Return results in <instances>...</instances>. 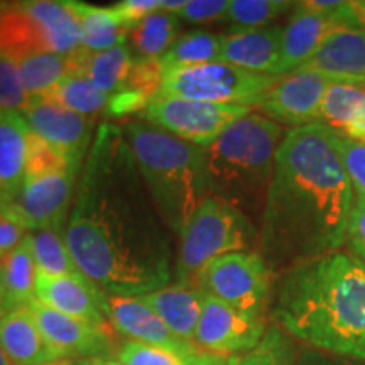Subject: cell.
Wrapping results in <instances>:
<instances>
[{
  "label": "cell",
  "instance_id": "1",
  "mask_svg": "<svg viewBox=\"0 0 365 365\" xmlns=\"http://www.w3.org/2000/svg\"><path fill=\"white\" fill-rule=\"evenodd\" d=\"M173 232L137 170L124 129L100 124L81 168L65 240L80 272L112 296L171 284Z\"/></svg>",
  "mask_w": 365,
  "mask_h": 365
},
{
  "label": "cell",
  "instance_id": "2",
  "mask_svg": "<svg viewBox=\"0 0 365 365\" xmlns=\"http://www.w3.org/2000/svg\"><path fill=\"white\" fill-rule=\"evenodd\" d=\"M354 190L322 124L289 129L277 150L259 252L276 276L344 249Z\"/></svg>",
  "mask_w": 365,
  "mask_h": 365
},
{
  "label": "cell",
  "instance_id": "3",
  "mask_svg": "<svg viewBox=\"0 0 365 365\" xmlns=\"http://www.w3.org/2000/svg\"><path fill=\"white\" fill-rule=\"evenodd\" d=\"M272 317L309 349L365 364V264L339 250L289 269Z\"/></svg>",
  "mask_w": 365,
  "mask_h": 365
},
{
  "label": "cell",
  "instance_id": "4",
  "mask_svg": "<svg viewBox=\"0 0 365 365\" xmlns=\"http://www.w3.org/2000/svg\"><path fill=\"white\" fill-rule=\"evenodd\" d=\"M284 137V127L261 112H250L228 127L205 149L210 195L240 210L259 225Z\"/></svg>",
  "mask_w": 365,
  "mask_h": 365
},
{
  "label": "cell",
  "instance_id": "5",
  "mask_svg": "<svg viewBox=\"0 0 365 365\" xmlns=\"http://www.w3.org/2000/svg\"><path fill=\"white\" fill-rule=\"evenodd\" d=\"M124 134L159 215L173 234L181 237L210 195L205 149L149 122H129Z\"/></svg>",
  "mask_w": 365,
  "mask_h": 365
},
{
  "label": "cell",
  "instance_id": "6",
  "mask_svg": "<svg viewBox=\"0 0 365 365\" xmlns=\"http://www.w3.org/2000/svg\"><path fill=\"white\" fill-rule=\"evenodd\" d=\"M249 250H259L257 223L223 200L208 195L180 237L176 282L200 287V276L210 262L222 255Z\"/></svg>",
  "mask_w": 365,
  "mask_h": 365
},
{
  "label": "cell",
  "instance_id": "7",
  "mask_svg": "<svg viewBox=\"0 0 365 365\" xmlns=\"http://www.w3.org/2000/svg\"><path fill=\"white\" fill-rule=\"evenodd\" d=\"M281 76L261 75L217 61L166 71L158 97L255 107Z\"/></svg>",
  "mask_w": 365,
  "mask_h": 365
},
{
  "label": "cell",
  "instance_id": "8",
  "mask_svg": "<svg viewBox=\"0 0 365 365\" xmlns=\"http://www.w3.org/2000/svg\"><path fill=\"white\" fill-rule=\"evenodd\" d=\"M276 274L259 250L222 255L200 276L205 294L230 304L250 317H262L271 301Z\"/></svg>",
  "mask_w": 365,
  "mask_h": 365
},
{
  "label": "cell",
  "instance_id": "9",
  "mask_svg": "<svg viewBox=\"0 0 365 365\" xmlns=\"http://www.w3.org/2000/svg\"><path fill=\"white\" fill-rule=\"evenodd\" d=\"M252 112L244 105H222L158 97L149 103L145 122L186 143L207 149L235 122Z\"/></svg>",
  "mask_w": 365,
  "mask_h": 365
},
{
  "label": "cell",
  "instance_id": "10",
  "mask_svg": "<svg viewBox=\"0 0 365 365\" xmlns=\"http://www.w3.org/2000/svg\"><path fill=\"white\" fill-rule=\"evenodd\" d=\"M266 330L262 317H250L207 294L193 344L202 352L228 359L252 350Z\"/></svg>",
  "mask_w": 365,
  "mask_h": 365
},
{
  "label": "cell",
  "instance_id": "11",
  "mask_svg": "<svg viewBox=\"0 0 365 365\" xmlns=\"http://www.w3.org/2000/svg\"><path fill=\"white\" fill-rule=\"evenodd\" d=\"M331 78L314 71H293L281 76L255 107L262 115L282 127L298 129L318 124L322 103Z\"/></svg>",
  "mask_w": 365,
  "mask_h": 365
},
{
  "label": "cell",
  "instance_id": "12",
  "mask_svg": "<svg viewBox=\"0 0 365 365\" xmlns=\"http://www.w3.org/2000/svg\"><path fill=\"white\" fill-rule=\"evenodd\" d=\"M81 171L68 170L54 175L26 178L14 208L27 230H63L75 200V186Z\"/></svg>",
  "mask_w": 365,
  "mask_h": 365
},
{
  "label": "cell",
  "instance_id": "13",
  "mask_svg": "<svg viewBox=\"0 0 365 365\" xmlns=\"http://www.w3.org/2000/svg\"><path fill=\"white\" fill-rule=\"evenodd\" d=\"M41 333L61 357L102 359L113 352V340L107 327L68 317L34 299L27 304Z\"/></svg>",
  "mask_w": 365,
  "mask_h": 365
},
{
  "label": "cell",
  "instance_id": "14",
  "mask_svg": "<svg viewBox=\"0 0 365 365\" xmlns=\"http://www.w3.org/2000/svg\"><path fill=\"white\" fill-rule=\"evenodd\" d=\"M22 117L46 143L61 149L73 163L83 166L93 140V120L68 110L44 97H31Z\"/></svg>",
  "mask_w": 365,
  "mask_h": 365
},
{
  "label": "cell",
  "instance_id": "15",
  "mask_svg": "<svg viewBox=\"0 0 365 365\" xmlns=\"http://www.w3.org/2000/svg\"><path fill=\"white\" fill-rule=\"evenodd\" d=\"M341 27H350L345 17V9L341 14L331 16L313 9L307 0L296 2L289 21L282 27L281 59L276 76H286L307 65L323 43Z\"/></svg>",
  "mask_w": 365,
  "mask_h": 365
},
{
  "label": "cell",
  "instance_id": "16",
  "mask_svg": "<svg viewBox=\"0 0 365 365\" xmlns=\"http://www.w3.org/2000/svg\"><path fill=\"white\" fill-rule=\"evenodd\" d=\"M103 314L107 322L129 340L161 346L182 357L198 352L193 344L178 339L166 323L139 298L105 294Z\"/></svg>",
  "mask_w": 365,
  "mask_h": 365
},
{
  "label": "cell",
  "instance_id": "17",
  "mask_svg": "<svg viewBox=\"0 0 365 365\" xmlns=\"http://www.w3.org/2000/svg\"><path fill=\"white\" fill-rule=\"evenodd\" d=\"M105 291L90 281L85 274L73 272L65 276H46L38 272L36 299L46 307L68 317L85 319L97 327H107L103 314Z\"/></svg>",
  "mask_w": 365,
  "mask_h": 365
},
{
  "label": "cell",
  "instance_id": "18",
  "mask_svg": "<svg viewBox=\"0 0 365 365\" xmlns=\"http://www.w3.org/2000/svg\"><path fill=\"white\" fill-rule=\"evenodd\" d=\"M281 26L232 29L223 36L220 61L242 70L276 76L281 59Z\"/></svg>",
  "mask_w": 365,
  "mask_h": 365
},
{
  "label": "cell",
  "instance_id": "19",
  "mask_svg": "<svg viewBox=\"0 0 365 365\" xmlns=\"http://www.w3.org/2000/svg\"><path fill=\"white\" fill-rule=\"evenodd\" d=\"M299 70L319 73L331 80L365 81V34L354 27L336 29Z\"/></svg>",
  "mask_w": 365,
  "mask_h": 365
},
{
  "label": "cell",
  "instance_id": "20",
  "mask_svg": "<svg viewBox=\"0 0 365 365\" xmlns=\"http://www.w3.org/2000/svg\"><path fill=\"white\" fill-rule=\"evenodd\" d=\"M29 132L21 113L0 108V207L14 205L24 185Z\"/></svg>",
  "mask_w": 365,
  "mask_h": 365
},
{
  "label": "cell",
  "instance_id": "21",
  "mask_svg": "<svg viewBox=\"0 0 365 365\" xmlns=\"http://www.w3.org/2000/svg\"><path fill=\"white\" fill-rule=\"evenodd\" d=\"M205 296L207 294L200 287L175 282L137 298L148 304L178 339L193 344L196 327L202 318Z\"/></svg>",
  "mask_w": 365,
  "mask_h": 365
},
{
  "label": "cell",
  "instance_id": "22",
  "mask_svg": "<svg viewBox=\"0 0 365 365\" xmlns=\"http://www.w3.org/2000/svg\"><path fill=\"white\" fill-rule=\"evenodd\" d=\"M0 345L14 365H39L61 357L41 333L29 308H17L0 319Z\"/></svg>",
  "mask_w": 365,
  "mask_h": 365
},
{
  "label": "cell",
  "instance_id": "23",
  "mask_svg": "<svg viewBox=\"0 0 365 365\" xmlns=\"http://www.w3.org/2000/svg\"><path fill=\"white\" fill-rule=\"evenodd\" d=\"M68 63L70 75L86 76L98 90L112 97L125 86L135 56L125 44L102 53H90L80 48L68 56Z\"/></svg>",
  "mask_w": 365,
  "mask_h": 365
},
{
  "label": "cell",
  "instance_id": "24",
  "mask_svg": "<svg viewBox=\"0 0 365 365\" xmlns=\"http://www.w3.org/2000/svg\"><path fill=\"white\" fill-rule=\"evenodd\" d=\"M81 27V48L90 53H102L125 43L127 29L115 7H95L85 2H70Z\"/></svg>",
  "mask_w": 365,
  "mask_h": 365
},
{
  "label": "cell",
  "instance_id": "25",
  "mask_svg": "<svg viewBox=\"0 0 365 365\" xmlns=\"http://www.w3.org/2000/svg\"><path fill=\"white\" fill-rule=\"evenodd\" d=\"M4 287H6L9 308H26L36 299V282H38V266H36L29 235L0 261Z\"/></svg>",
  "mask_w": 365,
  "mask_h": 365
},
{
  "label": "cell",
  "instance_id": "26",
  "mask_svg": "<svg viewBox=\"0 0 365 365\" xmlns=\"http://www.w3.org/2000/svg\"><path fill=\"white\" fill-rule=\"evenodd\" d=\"M180 17L176 14L158 11L140 21L129 31L130 51L135 58L159 59L180 38Z\"/></svg>",
  "mask_w": 365,
  "mask_h": 365
},
{
  "label": "cell",
  "instance_id": "27",
  "mask_svg": "<svg viewBox=\"0 0 365 365\" xmlns=\"http://www.w3.org/2000/svg\"><path fill=\"white\" fill-rule=\"evenodd\" d=\"M222 46L223 36L208 31H191L180 36L166 54L159 58V63L164 73L217 63L222 59Z\"/></svg>",
  "mask_w": 365,
  "mask_h": 365
},
{
  "label": "cell",
  "instance_id": "28",
  "mask_svg": "<svg viewBox=\"0 0 365 365\" xmlns=\"http://www.w3.org/2000/svg\"><path fill=\"white\" fill-rule=\"evenodd\" d=\"M365 100V81L333 80L322 103L318 124L344 135Z\"/></svg>",
  "mask_w": 365,
  "mask_h": 365
},
{
  "label": "cell",
  "instance_id": "29",
  "mask_svg": "<svg viewBox=\"0 0 365 365\" xmlns=\"http://www.w3.org/2000/svg\"><path fill=\"white\" fill-rule=\"evenodd\" d=\"M17 70L29 97H44L70 75L68 56L54 53L31 54L17 61Z\"/></svg>",
  "mask_w": 365,
  "mask_h": 365
},
{
  "label": "cell",
  "instance_id": "30",
  "mask_svg": "<svg viewBox=\"0 0 365 365\" xmlns=\"http://www.w3.org/2000/svg\"><path fill=\"white\" fill-rule=\"evenodd\" d=\"M44 98L80 115L95 117L97 113L107 110L110 95L98 90L86 76L70 75L54 86L49 93H46Z\"/></svg>",
  "mask_w": 365,
  "mask_h": 365
},
{
  "label": "cell",
  "instance_id": "31",
  "mask_svg": "<svg viewBox=\"0 0 365 365\" xmlns=\"http://www.w3.org/2000/svg\"><path fill=\"white\" fill-rule=\"evenodd\" d=\"M38 272L46 276H65L78 272L80 269L73 261L63 230H38L29 234Z\"/></svg>",
  "mask_w": 365,
  "mask_h": 365
},
{
  "label": "cell",
  "instance_id": "32",
  "mask_svg": "<svg viewBox=\"0 0 365 365\" xmlns=\"http://www.w3.org/2000/svg\"><path fill=\"white\" fill-rule=\"evenodd\" d=\"M296 359L298 349L293 336L281 327L272 325L252 350L228 357V365H294Z\"/></svg>",
  "mask_w": 365,
  "mask_h": 365
},
{
  "label": "cell",
  "instance_id": "33",
  "mask_svg": "<svg viewBox=\"0 0 365 365\" xmlns=\"http://www.w3.org/2000/svg\"><path fill=\"white\" fill-rule=\"evenodd\" d=\"M296 2L291 0H230L227 21L234 29L266 27L282 14L293 12Z\"/></svg>",
  "mask_w": 365,
  "mask_h": 365
},
{
  "label": "cell",
  "instance_id": "34",
  "mask_svg": "<svg viewBox=\"0 0 365 365\" xmlns=\"http://www.w3.org/2000/svg\"><path fill=\"white\" fill-rule=\"evenodd\" d=\"M78 164H75L70 158L58 149L56 145L46 143L33 130L29 132L27 139V158H26V178H39L54 175L68 170L81 171Z\"/></svg>",
  "mask_w": 365,
  "mask_h": 365
},
{
  "label": "cell",
  "instance_id": "35",
  "mask_svg": "<svg viewBox=\"0 0 365 365\" xmlns=\"http://www.w3.org/2000/svg\"><path fill=\"white\" fill-rule=\"evenodd\" d=\"M331 144L352 185L355 198L365 200V143L331 130Z\"/></svg>",
  "mask_w": 365,
  "mask_h": 365
},
{
  "label": "cell",
  "instance_id": "36",
  "mask_svg": "<svg viewBox=\"0 0 365 365\" xmlns=\"http://www.w3.org/2000/svg\"><path fill=\"white\" fill-rule=\"evenodd\" d=\"M29 100L31 97L22 86L17 61L0 49V108L22 115Z\"/></svg>",
  "mask_w": 365,
  "mask_h": 365
},
{
  "label": "cell",
  "instance_id": "37",
  "mask_svg": "<svg viewBox=\"0 0 365 365\" xmlns=\"http://www.w3.org/2000/svg\"><path fill=\"white\" fill-rule=\"evenodd\" d=\"M117 360L122 365H186L188 357H182V355L161 349V346L127 340L118 349Z\"/></svg>",
  "mask_w": 365,
  "mask_h": 365
},
{
  "label": "cell",
  "instance_id": "38",
  "mask_svg": "<svg viewBox=\"0 0 365 365\" xmlns=\"http://www.w3.org/2000/svg\"><path fill=\"white\" fill-rule=\"evenodd\" d=\"M27 227L22 222L14 205L0 207V261L12 252L27 235Z\"/></svg>",
  "mask_w": 365,
  "mask_h": 365
},
{
  "label": "cell",
  "instance_id": "39",
  "mask_svg": "<svg viewBox=\"0 0 365 365\" xmlns=\"http://www.w3.org/2000/svg\"><path fill=\"white\" fill-rule=\"evenodd\" d=\"M228 7L230 0H188L178 17L191 24L220 21L227 19Z\"/></svg>",
  "mask_w": 365,
  "mask_h": 365
},
{
  "label": "cell",
  "instance_id": "40",
  "mask_svg": "<svg viewBox=\"0 0 365 365\" xmlns=\"http://www.w3.org/2000/svg\"><path fill=\"white\" fill-rule=\"evenodd\" d=\"M345 245H349L350 254L365 264V200L355 198L346 225Z\"/></svg>",
  "mask_w": 365,
  "mask_h": 365
},
{
  "label": "cell",
  "instance_id": "41",
  "mask_svg": "<svg viewBox=\"0 0 365 365\" xmlns=\"http://www.w3.org/2000/svg\"><path fill=\"white\" fill-rule=\"evenodd\" d=\"M113 7L120 12L127 29L130 31L140 21L149 17L150 14L161 11V0H124V2H118Z\"/></svg>",
  "mask_w": 365,
  "mask_h": 365
},
{
  "label": "cell",
  "instance_id": "42",
  "mask_svg": "<svg viewBox=\"0 0 365 365\" xmlns=\"http://www.w3.org/2000/svg\"><path fill=\"white\" fill-rule=\"evenodd\" d=\"M336 359L340 357H333V355L309 349L298 354V359H296L294 365H346L345 362H340V360Z\"/></svg>",
  "mask_w": 365,
  "mask_h": 365
},
{
  "label": "cell",
  "instance_id": "43",
  "mask_svg": "<svg viewBox=\"0 0 365 365\" xmlns=\"http://www.w3.org/2000/svg\"><path fill=\"white\" fill-rule=\"evenodd\" d=\"M345 16L350 27L362 31L365 34V0H349L345 7Z\"/></svg>",
  "mask_w": 365,
  "mask_h": 365
},
{
  "label": "cell",
  "instance_id": "44",
  "mask_svg": "<svg viewBox=\"0 0 365 365\" xmlns=\"http://www.w3.org/2000/svg\"><path fill=\"white\" fill-rule=\"evenodd\" d=\"M344 135L350 137V139H355V140H362L365 143V100L360 105L357 115L354 117V120L350 122L349 129Z\"/></svg>",
  "mask_w": 365,
  "mask_h": 365
},
{
  "label": "cell",
  "instance_id": "45",
  "mask_svg": "<svg viewBox=\"0 0 365 365\" xmlns=\"http://www.w3.org/2000/svg\"><path fill=\"white\" fill-rule=\"evenodd\" d=\"M186 365H228V359L222 355H213L198 350L193 355H190L186 360Z\"/></svg>",
  "mask_w": 365,
  "mask_h": 365
},
{
  "label": "cell",
  "instance_id": "46",
  "mask_svg": "<svg viewBox=\"0 0 365 365\" xmlns=\"http://www.w3.org/2000/svg\"><path fill=\"white\" fill-rule=\"evenodd\" d=\"M188 0H161V11L171 12V14H180L181 9L186 6Z\"/></svg>",
  "mask_w": 365,
  "mask_h": 365
},
{
  "label": "cell",
  "instance_id": "47",
  "mask_svg": "<svg viewBox=\"0 0 365 365\" xmlns=\"http://www.w3.org/2000/svg\"><path fill=\"white\" fill-rule=\"evenodd\" d=\"M91 359H56L51 360V362H46V364H39V365H90Z\"/></svg>",
  "mask_w": 365,
  "mask_h": 365
},
{
  "label": "cell",
  "instance_id": "48",
  "mask_svg": "<svg viewBox=\"0 0 365 365\" xmlns=\"http://www.w3.org/2000/svg\"><path fill=\"white\" fill-rule=\"evenodd\" d=\"M9 312H11V308H9L7 293H6V287H4L2 274H0V319L6 317V314H7Z\"/></svg>",
  "mask_w": 365,
  "mask_h": 365
},
{
  "label": "cell",
  "instance_id": "49",
  "mask_svg": "<svg viewBox=\"0 0 365 365\" xmlns=\"http://www.w3.org/2000/svg\"><path fill=\"white\" fill-rule=\"evenodd\" d=\"M90 365H122L118 360L110 357H102V359H91Z\"/></svg>",
  "mask_w": 365,
  "mask_h": 365
},
{
  "label": "cell",
  "instance_id": "50",
  "mask_svg": "<svg viewBox=\"0 0 365 365\" xmlns=\"http://www.w3.org/2000/svg\"><path fill=\"white\" fill-rule=\"evenodd\" d=\"M0 365H14L11 360H9V357H7V354L4 352V349H2V345H0Z\"/></svg>",
  "mask_w": 365,
  "mask_h": 365
}]
</instances>
